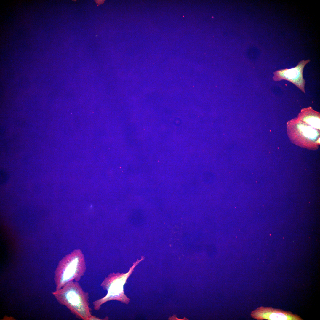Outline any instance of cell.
Here are the masks:
<instances>
[{
	"mask_svg": "<svg viewBox=\"0 0 320 320\" xmlns=\"http://www.w3.org/2000/svg\"><path fill=\"white\" fill-rule=\"evenodd\" d=\"M169 320H188V319H187L185 317V318L184 319H178V318H177L176 317V316L175 315H174V316H173L170 317L169 318Z\"/></svg>",
	"mask_w": 320,
	"mask_h": 320,
	"instance_id": "ba28073f",
	"label": "cell"
},
{
	"mask_svg": "<svg viewBox=\"0 0 320 320\" xmlns=\"http://www.w3.org/2000/svg\"><path fill=\"white\" fill-rule=\"evenodd\" d=\"M53 294L59 303L66 306L79 319L101 320L92 315L89 294L84 291L78 281L69 282Z\"/></svg>",
	"mask_w": 320,
	"mask_h": 320,
	"instance_id": "6da1fadb",
	"label": "cell"
},
{
	"mask_svg": "<svg viewBox=\"0 0 320 320\" xmlns=\"http://www.w3.org/2000/svg\"><path fill=\"white\" fill-rule=\"evenodd\" d=\"M251 316L258 320H302L297 314L271 307H260L252 311Z\"/></svg>",
	"mask_w": 320,
	"mask_h": 320,
	"instance_id": "5b68a950",
	"label": "cell"
},
{
	"mask_svg": "<svg viewBox=\"0 0 320 320\" xmlns=\"http://www.w3.org/2000/svg\"><path fill=\"white\" fill-rule=\"evenodd\" d=\"M86 270L84 257L80 250H76L60 262L55 272L56 290L69 282L79 281Z\"/></svg>",
	"mask_w": 320,
	"mask_h": 320,
	"instance_id": "7a4b0ae2",
	"label": "cell"
},
{
	"mask_svg": "<svg viewBox=\"0 0 320 320\" xmlns=\"http://www.w3.org/2000/svg\"><path fill=\"white\" fill-rule=\"evenodd\" d=\"M310 61L309 59L300 61L295 67L290 69L286 68L278 70L273 73V78L274 81H277L286 80L292 83L302 92L305 93V83L303 77L304 68Z\"/></svg>",
	"mask_w": 320,
	"mask_h": 320,
	"instance_id": "277c9868",
	"label": "cell"
},
{
	"mask_svg": "<svg viewBox=\"0 0 320 320\" xmlns=\"http://www.w3.org/2000/svg\"><path fill=\"white\" fill-rule=\"evenodd\" d=\"M298 124V134L300 135V136L303 137H304L303 138L305 139H310L311 141L312 140L314 141V139H316V137L318 136V133L317 131L312 126H306L301 123Z\"/></svg>",
	"mask_w": 320,
	"mask_h": 320,
	"instance_id": "8992f818",
	"label": "cell"
},
{
	"mask_svg": "<svg viewBox=\"0 0 320 320\" xmlns=\"http://www.w3.org/2000/svg\"><path fill=\"white\" fill-rule=\"evenodd\" d=\"M0 184L2 185L7 182L9 177V175L5 171L2 170L0 171Z\"/></svg>",
	"mask_w": 320,
	"mask_h": 320,
	"instance_id": "52a82bcc",
	"label": "cell"
},
{
	"mask_svg": "<svg viewBox=\"0 0 320 320\" xmlns=\"http://www.w3.org/2000/svg\"><path fill=\"white\" fill-rule=\"evenodd\" d=\"M144 258L142 256L140 260H137L130 268L129 271L125 273H113L105 277L101 284L103 289L107 291L104 297L95 300L93 303V307L95 310H98L103 303L112 300H116L127 304L130 301L124 294V285L128 278L132 274L135 267Z\"/></svg>",
	"mask_w": 320,
	"mask_h": 320,
	"instance_id": "3957f363",
	"label": "cell"
}]
</instances>
